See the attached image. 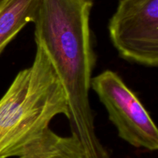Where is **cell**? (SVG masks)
Wrapping results in <instances>:
<instances>
[{"mask_svg":"<svg viewBox=\"0 0 158 158\" xmlns=\"http://www.w3.org/2000/svg\"><path fill=\"white\" fill-rule=\"evenodd\" d=\"M92 0H41L34 39L50 60L67 96L71 135L85 158H110L97 137L89 102L96 63L89 17Z\"/></svg>","mask_w":158,"mask_h":158,"instance_id":"cell-1","label":"cell"},{"mask_svg":"<svg viewBox=\"0 0 158 158\" xmlns=\"http://www.w3.org/2000/svg\"><path fill=\"white\" fill-rule=\"evenodd\" d=\"M69 119L67 96L44 49L36 45L32 64L19 71L0 99V158H85L79 140L50 127Z\"/></svg>","mask_w":158,"mask_h":158,"instance_id":"cell-2","label":"cell"},{"mask_svg":"<svg viewBox=\"0 0 158 158\" xmlns=\"http://www.w3.org/2000/svg\"><path fill=\"white\" fill-rule=\"evenodd\" d=\"M91 88L122 140L136 148L157 151L158 131L154 120L117 73L107 69L92 77Z\"/></svg>","mask_w":158,"mask_h":158,"instance_id":"cell-3","label":"cell"},{"mask_svg":"<svg viewBox=\"0 0 158 158\" xmlns=\"http://www.w3.org/2000/svg\"><path fill=\"white\" fill-rule=\"evenodd\" d=\"M108 29L121 58L148 67L158 66V0H119Z\"/></svg>","mask_w":158,"mask_h":158,"instance_id":"cell-4","label":"cell"},{"mask_svg":"<svg viewBox=\"0 0 158 158\" xmlns=\"http://www.w3.org/2000/svg\"><path fill=\"white\" fill-rule=\"evenodd\" d=\"M41 0H0V55L29 23L36 19Z\"/></svg>","mask_w":158,"mask_h":158,"instance_id":"cell-5","label":"cell"}]
</instances>
